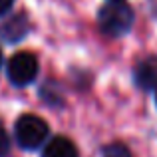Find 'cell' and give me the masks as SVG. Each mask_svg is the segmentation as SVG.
<instances>
[{
	"label": "cell",
	"instance_id": "6da1fadb",
	"mask_svg": "<svg viewBox=\"0 0 157 157\" xmlns=\"http://www.w3.org/2000/svg\"><path fill=\"white\" fill-rule=\"evenodd\" d=\"M133 8L125 0H107L98 12V26L107 38H119L133 26Z\"/></svg>",
	"mask_w": 157,
	"mask_h": 157
},
{
	"label": "cell",
	"instance_id": "7a4b0ae2",
	"mask_svg": "<svg viewBox=\"0 0 157 157\" xmlns=\"http://www.w3.org/2000/svg\"><path fill=\"white\" fill-rule=\"evenodd\" d=\"M50 127L42 117L34 113H24L14 123V139L22 149H38L46 143Z\"/></svg>",
	"mask_w": 157,
	"mask_h": 157
},
{
	"label": "cell",
	"instance_id": "3957f363",
	"mask_svg": "<svg viewBox=\"0 0 157 157\" xmlns=\"http://www.w3.org/2000/svg\"><path fill=\"white\" fill-rule=\"evenodd\" d=\"M38 70H40V64H38V58L30 52H18L8 60L6 64V76L8 80L12 82L14 86L18 88H24V86L32 84L38 76Z\"/></svg>",
	"mask_w": 157,
	"mask_h": 157
},
{
	"label": "cell",
	"instance_id": "277c9868",
	"mask_svg": "<svg viewBox=\"0 0 157 157\" xmlns=\"http://www.w3.org/2000/svg\"><path fill=\"white\" fill-rule=\"evenodd\" d=\"M133 82L141 90H157V56H147L137 62L133 70Z\"/></svg>",
	"mask_w": 157,
	"mask_h": 157
},
{
	"label": "cell",
	"instance_id": "5b68a950",
	"mask_svg": "<svg viewBox=\"0 0 157 157\" xmlns=\"http://www.w3.org/2000/svg\"><path fill=\"white\" fill-rule=\"evenodd\" d=\"M30 30V22H28L26 14H14L10 18H6L0 24V38L8 44L20 42Z\"/></svg>",
	"mask_w": 157,
	"mask_h": 157
},
{
	"label": "cell",
	"instance_id": "8992f818",
	"mask_svg": "<svg viewBox=\"0 0 157 157\" xmlns=\"http://www.w3.org/2000/svg\"><path fill=\"white\" fill-rule=\"evenodd\" d=\"M42 157H78V147L74 145L72 139L58 135L44 143Z\"/></svg>",
	"mask_w": 157,
	"mask_h": 157
},
{
	"label": "cell",
	"instance_id": "52a82bcc",
	"mask_svg": "<svg viewBox=\"0 0 157 157\" xmlns=\"http://www.w3.org/2000/svg\"><path fill=\"white\" fill-rule=\"evenodd\" d=\"M101 157H133L123 143H111L101 149Z\"/></svg>",
	"mask_w": 157,
	"mask_h": 157
},
{
	"label": "cell",
	"instance_id": "ba28073f",
	"mask_svg": "<svg viewBox=\"0 0 157 157\" xmlns=\"http://www.w3.org/2000/svg\"><path fill=\"white\" fill-rule=\"evenodd\" d=\"M8 153H10V135L0 123V157H6Z\"/></svg>",
	"mask_w": 157,
	"mask_h": 157
},
{
	"label": "cell",
	"instance_id": "9c48e42d",
	"mask_svg": "<svg viewBox=\"0 0 157 157\" xmlns=\"http://www.w3.org/2000/svg\"><path fill=\"white\" fill-rule=\"evenodd\" d=\"M12 4H14V0H0V18H2L4 14H8V12H10Z\"/></svg>",
	"mask_w": 157,
	"mask_h": 157
},
{
	"label": "cell",
	"instance_id": "30bf717a",
	"mask_svg": "<svg viewBox=\"0 0 157 157\" xmlns=\"http://www.w3.org/2000/svg\"><path fill=\"white\" fill-rule=\"evenodd\" d=\"M155 104H157V90H155Z\"/></svg>",
	"mask_w": 157,
	"mask_h": 157
},
{
	"label": "cell",
	"instance_id": "8fae6325",
	"mask_svg": "<svg viewBox=\"0 0 157 157\" xmlns=\"http://www.w3.org/2000/svg\"><path fill=\"white\" fill-rule=\"evenodd\" d=\"M0 64H2V54H0Z\"/></svg>",
	"mask_w": 157,
	"mask_h": 157
}]
</instances>
